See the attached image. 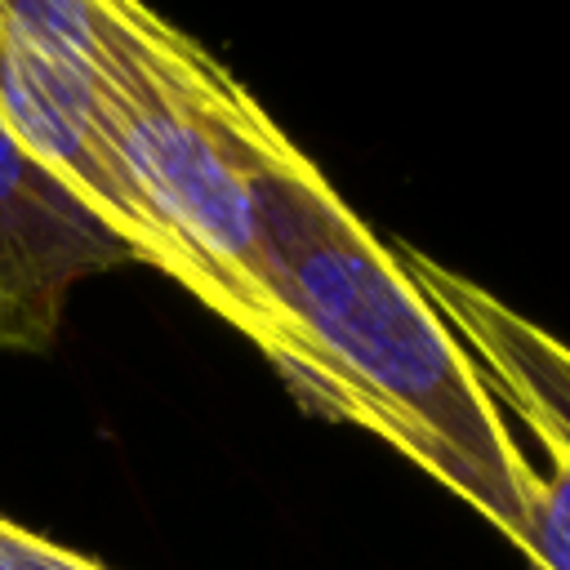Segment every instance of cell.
<instances>
[{
    "instance_id": "obj_1",
    "label": "cell",
    "mask_w": 570,
    "mask_h": 570,
    "mask_svg": "<svg viewBox=\"0 0 570 570\" xmlns=\"http://www.w3.org/2000/svg\"><path fill=\"white\" fill-rule=\"evenodd\" d=\"M196 98L245 187L258 281L312 361V405L392 441L530 552L543 476L508 436L472 352L405 263L209 53L196 67Z\"/></svg>"
},
{
    "instance_id": "obj_2",
    "label": "cell",
    "mask_w": 570,
    "mask_h": 570,
    "mask_svg": "<svg viewBox=\"0 0 570 570\" xmlns=\"http://www.w3.org/2000/svg\"><path fill=\"white\" fill-rule=\"evenodd\" d=\"M0 116L134 245L138 263L160 267L218 316H227L223 294L191 263V254L156 214L138 174L129 169L98 94L62 58L27 45L9 27H0Z\"/></svg>"
},
{
    "instance_id": "obj_3",
    "label": "cell",
    "mask_w": 570,
    "mask_h": 570,
    "mask_svg": "<svg viewBox=\"0 0 570 570\" xmlns=\"http://www.w3.org/2000/svg\"><path fill=\"white\" fill-rule=\"evenodd\" d=\"M125 263L134 245L0 116V352H49L71 289Z\"/></svg>"
},
{
    "instance_id": "obj_4",
    "label": "cell",
    "mask_w": 570,
    "mask_h": 570,
    "mask_svg": "<svg viewBox=\"0 0 570 570\" xmlns=\"http://www.w3.org/2000/svg\"><path fill=\"white\" fill-rule=\"evenodd\" d=\"M396 258L432 298L441 321L459 334V343L472 352V361L490 370L499 392L539 432V441L552 454L570 459V347L521 312H512L499 294L428 258L423 249L401 245Z\"/></svg>"
},
{
    "instance_id": "obj_5",
    "label": "cell",
    "mask_w": 570,
    "mask_h": 570,
    "mask_svg": "<svg viewBox=\"0 0 570 570\" xmlns=\"http://www.w3.org/2000/svg\"><path fill=\"white\" fill-rule=\"evenodd\" d=\"M525 557L534 570H570V459L561 454H552V476H543Z\"/></svg>"
},
{
    "instance_id": "obj_6",
    "label": "cell",
    "mask_w": 570,
    "mask_h": 570,
    "mask_svg": "<svg viewBox=\"0 0 570 570\" xmlns=\"http://www.w3.org/2000/svg\"><path fill=\"white\" fill-rule=\"evenodd\" d=\"M0 570H107V566L0 517Z\"/></svg>"
}]
</instances>
